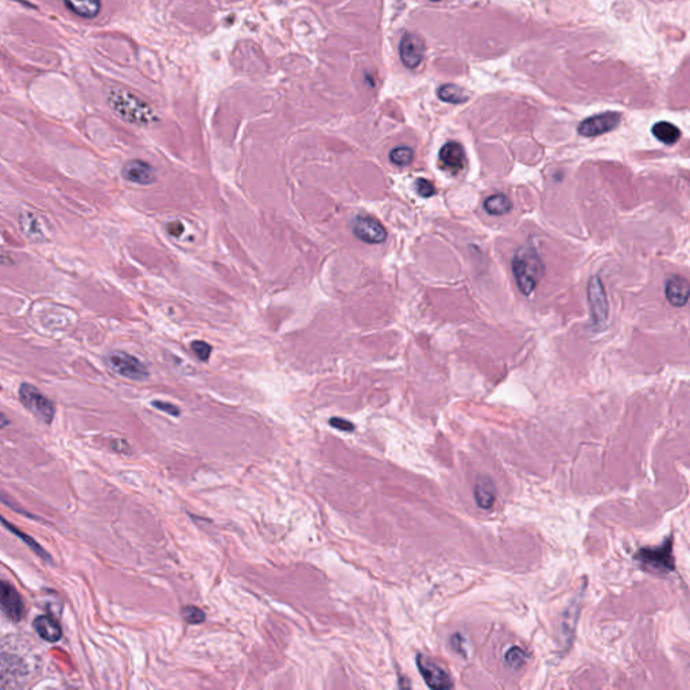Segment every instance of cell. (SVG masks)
<instances>
[{"label":"cell","mask_w":690,"mask_h":690,"mask_svg":"<svg viewBox=\"0 0 690 690\" xmlns=\"http://www.w3.org/2000/svg\"><path fill=\"white\" fill-rule=\"evenodd\" d=\"M107 363L112 371L131 380H145L150 376L147 367L138 358L123 351L111 352Z\"/></svg>","instance_id":"cell-5"},{"label":"cell","mask_w":690,"mask_h":690,"mask_svg":"<svg viewBox=\"0 0 690 690\" xmlns=\"http://www.w3.org/2000/svg\"><path fill=\"white\" fill-rule=\"evenodd\" d=\"M33 627H34L35 633L41 636L43 640L50 642V643L58 642L62 636V630H61L60 623L53 618L47 616V615L37 616L33 621Z\"/></svg>","instance_id":"cell-16"},{"label":"cell","mask_w":690,"mask_h":690,"mask_svg":"<svg viewBox=\"0 0 690 690\" xmlns=\"http://www.w3.org/2000/svg\"><path fill=\"white\" fill-rule=\"evenodd\" d=\"M437 95L441 98L442 101H446L451 104H460V103H464L468 100V95L464 92V89H461L460 86L453 85V84L442 85L437 92Z\"/></svg>","instance_id":"cell-22"},{"label":"cell","mask_w":690,"mask_h":690,"mask_svg":"<svg viewBox=\"0 0 690 690\" xmlns=\"http://www.w3.org/2000/svg\"><path fill=\"white\" fill-rule=\"evenodd\" d=\"M417 664L421 676L431 689H451L453 688L452 678L449 673H446L439 663L434 662L429 657L418 655Z\"/></svg>","instance_id":"cell-8"},{"label":"cell","mask_w":690,"mask_h":690,"mask_svg":"<svg viewBox=\"0 0 690 690\" xmlns=\"http://www.w3.org/2000/svg\"><path fill=\"white\" fill-rule=\"evenodd\" d=\"M635 560L657 573H670L674 570L673 539L667 538L655 548H643L635 554Z\"/></svg>","instance_id":"cell-3"},{"label":"cell","mask_w":690,"mask_h":690,"mask_svg":"<svg viewBox=\"0 0 690 690\" xmlns=\"http://www.w3.org/2000/svg\"><path fill=\"white\" fill-rule=\"evenodd\" d=\"M525 651L521 649V647H518V646L511 647V649L506 652V655H504V662H506V664H507L510 669H514V670H516V669L522 667V666L525 664Z\"/></svg>","instance_id":"cell-24"},{"label":"cell","mask_w":690,"mask_h":690,"mask_svg":"<svg viewBox=\"0 0 690 690\" xmlns=\"http://www.w3.org/2000/svg\"><path fill=\"white\" fill-rule=\"evenodd\" d=\"M588 301H589L594 322L603 325L607 321L609 306H608L607 294L604 290L603 282L597 276H592L589 281Z\"/></svg>","instance_id":"cell-10"},{"label":"cell","mask_w":690,"mask_h":690,"mask_svg":"<svg viewBox=\"0 0 690 690\" xmlns=\"http://www.w3.org/2000/svg\"><path fill=\"white\" fill-rule=\"evenodd\" d=\"M512 274L518 289L528 297L538 286L545 274V264L538 252L531 246L521 247L515 252L511 262Z\"/></svg>","instance_id":"cell-1"},{"label":"cell","mask_w":690,"mask_h":690,"mask_svg":"<svg viewBox=\"0 0 690 690\" xmlns=\"http://www.w3.org/2000/svg\"><path fill=\"white\" fill-rule=\"evenodd\" d=\"M1 524L6 526V527H7V528H9L11 533H14L16 537H19V538L22 539V541H23V542L28 545V548H30L33 552L35 553L38 557H41V558L46 560V561H52V557H50V555L46 553V550L42 548L41 545H40L37 541H34V538L28 537V534H25L23 531H19V530H18L14 525L9 524V522H7L4 518H1Z\"/></svg>","instance_id":"cell-21"},{"label":"cell","mask_w":690,"mask_h":690,"mask_svg":"<svg viewBox=\"0 0 690 690\" xmlns=\"http://www.w3.org/2000/svg\"><path fill=\"white\" fill-rule=\"evenodd\" d=\"M415 191H417V193L419 194L421 197H424V198H429V197H431V196L436 194L434 185L430 181L425 180V179H418V180L415 181Z\"/></svg>","instance_id":"cell-27"},{"label":"cell","mask_w":690,"mask_h":690,"mask_svg":"<svg viewBox=\"0 0 690 690\" xmlns=\"http://www.w3.org/2000/svg\"><path fill=\"white\" fill-rule=\"evenodd\" d=\"M181 613H182L183 621L189 623V624H201L207 619L205 613L200 608L193 607V606H186V607L182 608Z\"/></svg>","instance_id":"cell-25"},{"label":"cell","mask_w":690,"mask_h":690,"mask_svg":"<svg viewBox=\"0 0 690 690\" xmlns=\"http://www.w3.org/2000/svg\"><path fill=\"white\" fill-rule=\"evenodd\" d=\"M67 7L81 18H95L100 13V0H64Z\"/></svg>","instance_id":"cell-18"},{"label":"cell","mask_w":690,"mask_h":690,"mask_svg":"<svg viewBox=\"0 0 690 690\" xmlns=\"http://www.w3.org/2000/svg\"><path fill=\"white\" fill-rule=\"evenodd\" d=\"M152 406L161 412H165L167 414L174 415V417H179L181 414L180 409L173 405V403H169V402H161V400H154L152 403Z\"/></svg>","instance_id":"cell-28"},{"label":"cell","mask_w":690,"mask_h":690,"mask_svg":"<svg viewBox=\"0 0 690 690\" xmlns=\"http://www.w3.org/2000/svg\"><path fill=\"white\" fill-rule=\"evenodd\" d=\"M390 161L397 166H406L409 164H412L413 158H414V152L410 149V147H406V146H400V147H395L390 152Z\"/></svg>","instance_id":"cell-23"},{"label":"cell","mask_w":690,"mask_h":690,"mask_svg":"<svg viewBox=\"0 0 690 690\" xmlns=\"http://www.w3.org/2000/svg\"><path fill=\"white\" fill-rule=\"evenodd\" d=\"M430 1H440V0H430Z\"/></svg>","instance_id":"cell-31"},{"label":"cell","mask_w":690,"mask_h":690,"mask_svg":"<svg viewBox=\"0 0 690 690\" xmlns=\"http://www.w3.org/2000/svg\"><path fill=\"white\" fill-rule=\"evenodd\" d=\"M475 500L483 510L492 509L495 503V487L488 477H479L475 487Z\"/></svg>","instance_id":"cell-17"},{"label":"cell","mask_w":690,"mask_h":690,"mask_svg":"<svg viewBox=\"0 0 690 690\" xmlns=\"http://www.w3.org/2000/svg\"><path fill=\"white\" fill-rule=\"evenodd\" d=\"M329 424H331L333 428L340 429L343 431H352L355 429V426L349 421H345V419H341V418H332Z\"/></svg>","instance_id":"cell-30"},{"label":"cell","mask_w":690,"mask_h":690,"mask_svg":"<svg viewBox=\"0 0 690 690\" xmlns=\"http://www.w3.org/2000/svg\"><path fill=\"white\" fill-rule=\"evenodd\" d=\"M425 43L412 33H406L400 45V55L403 65L409 69H415L424 60Z\"/></svg>","instance_id":"cell-12"},{"label":"cell","mask_w":690,"mask_h":690,"mask_svg":"<svg viewBox=\"0 0 690 690\" xmlns=\"http://www.w3.org/2000/svg\"><path fill=\"white\" fill-rule=\"evenodd\" d=\"M621 113L618 112H604L591 116L585 120H582L579 125V134L587 138L599 137L603 134H607L609 131L615 130L621 123Z\"/></svg>","instance_id":"cell-7"},{"label":"cell","mask_w":690,"mask_h":690,"mask_svg":"<svg viewBox=\"0 0 690 690\" xmlns=\"http://www.w3.org/2000/svg\"><path fill=\"white\" fill-rule=\"evenodd\" d=\"M183 224L179 220L170 221L166 224L167 234L173 237H180L183 234Z\"/></svg>","instance_id":"cell-29"},{"label":"cell","mask_w":690,"mask_h":690,"mask_svg":"<svg viewBox=\"0 0 690 690\" xmlns=\"http://www.w3.org/2000/svg\"><path fill=\"white\" fill-rule=\"evenodd\" d=\"M107 101L111 110L132 125H150L155 120L152 107L143 98L125 88H111Z\"/></svg>","instance_id":"cell-2"},{"label":"cell","mask_w":690,"mask_h":690,"mask_svg":"<svg viewBox=\"0 0 690 690\" xmlns=\"http://www.w3.org/2000/svg\"><path fill=\"white\" fill-rule=\"evenodd\" d=\"M654 137L664 145H674L681 138V131L677 125L669 122H660L652 127Z\"/></svg>","instance_id":"cell-20"},{"label":"cell","mask_w":690,"mask_h":690,"mask_svg":"<svg viewBox=\"0 0 690 690\" xmlns=\"http://www.w3.org/2000/svg\"><path fill=\"white\" fill-rule=\"evenodd\" d=\"M354 235L368 244H382L387 239L386 228L371 216L359 215L352 224Z\"/></svg>","instance_id":"cell-9"},{"label":"cell","mask_w":690,"mask_h":690,"mask_svg":"<svg viewBox=\"0 0 690 690\" xmlns=\"http://www.w3.org/2000/svg\"><path fill=\"white\" fill-rule=\"evenodd\" d=\"M122 176L125 181L138 185H152L157 181L155 169L140 159L128 161L122 169Z\"/></svg>","instance_id":"cell-13"},{"label":"cell","mask_w":690,"mask_h":690,"mask_svg":"<svg viewBox=\"0 0 690 690\" xmlns=\"http://www.w3.org/2000/svg\"><path fill=\"white\" fill-rule=\"evenodd\" d=\"M467 154L461 143L456 140H449L441 147L439 152V166L442 171L451 174V176H458L463 173L467 167Z\"/></svg>","instance_id":"cell-6"},{"label":"cell","mask_w":690,"mask_h":690,"mask_svg":"<svg viewBox=\"0 0 690 690\" xmlns=\"http://www.w3.org/2000/svg\"><path fill=\"white\" fill-rule=\"evenodd\" d=\"M0 607L3 613L15 623L22 621L25 615V604L21 594L7 581H1L0 584Z\"/></svg>","instance_id":"cell-11"},{"label":"cell","mask_w":690,"mask_h":690,"mask_svg":"<svg viewBox=\"0 0 690 690\" xmlns=\"http://www.w3.org/2000/svg\"><path fill=\"white\" fill-rule=\"evenodd\" d=\"M192 351H193L194 356L201 361H207L212 354V346L205 343V341H200V340H196L191 345Z\"/></svg>","instance_id":"cell-26"},{"label":"cell","mask_w":690,"mask_h":690,"mask_svg":"<svg viewBox=\"0 0 690 690\" xmlns=\"http://www.w3.org/2000/svg\"><path fill=\"white\" fill-rule=\"evenodd\" d=\"M19 400L28 412L41 419L42 422L47 425L52 424L55 415V403L43 395L37 387L22 383L19 387Z\"/></svg>","instance_id":"cell-4"},{"label":"cell","mask_w":690,"mask_h":690,"mask_svg":"<svg viewBox=\"0 0 690 690\" xmlns=\"http://www.w3.org/2000/svg\"><path fill=\"white\" fill-rule=\"evenodd\" d=\"M484 209L487 210V213H490L492 216H502V215L510 213L511 209H512V203L506 194H492L484 201Z\"/></svg>","instance_id":"cell-19"},{"label":"cell","mask_w":690,"mask_h":690,"mask_svg":"<svg viewBox=\"0 0 690 690\" xmlns=\"http://www.w3.org/2000/svg\"><path fill=\"white\" fill-rule=\"evenodd\" d=\"M19 227L23 235L33 242H42L46 237V231L43 227L42 219L34 212H21L19 215Z\"/></svg>","instance_id":"cell-15"},{"label":"cell","mask_w":690,"mask_h":690,"mask_svg":"<svg viewBox=\"0 0 690 690\" xmlns=\"http://www.w3.org/2000/svg\"><path fill=\"white\" fill-rule=\"evenodd\" d=\"M664 295L669 304L682 307L690 300V283L684 276H673L666 281Z\"/></svg>","instance_id":"cell-14"}]
</instances>
